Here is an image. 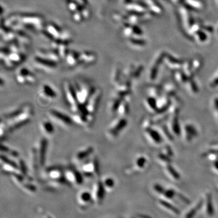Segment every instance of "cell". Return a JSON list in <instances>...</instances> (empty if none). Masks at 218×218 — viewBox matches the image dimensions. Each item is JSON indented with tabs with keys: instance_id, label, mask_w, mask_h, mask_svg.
<instances>
[{
	"instance_id": "cell-23",
	"label": "cell",
	"mask_w": 218,
	"mask_h": 218,
	"mask_svg": "<svg viewBox=\"0 0 218 218\" xmlns=\"http://www.w3.org/2000/svg\"><path fill=\"white\" fill-rule=\"evenodd\" d=\"M201 206H202V202H199L194 208H193L192 210H190V212H189L186 215L185 217L186 218H193V217L195 215L197 211L201 208Z\"/></svg>"
},
{
	"instance_id": "cell-2",
	"label": "cell",
	"mask_w": 218,
	"mask_h": 218,
	"mask_svg": "<svg viewBox=\"0 0 218 218\" xmlns=\"http://www.w3.org/2000/svg\"><path fill=\"white\" fill-rule=\"evenodd\" d=\"M46 173L52 185H62L67 182L62 168L59 165L47 167Z\"/></svg>"
},
{
	"instance_id": "cell-9",
	"label": "cell",
	"mask_w": 218,
	"mask_h": 218,
	"mask_svg": "<svg viewBox=\"0 0 218 218\" xmlns=\"http://www.w3.org/2000/svg\"><path fill=\"white\" fill-rule=\"evenodd\" d=\"M94 152V148L92 146H88L77 152L73 158L76 164H80L87 161Z\"/></svg>"
},
{
	"instance_id": "cell-3",
	"label": "cell",
	"mask_w": 218,
	"mask_h": 218,
	"mask_svg": "<svg viewBox=\"0 0 218 218\" xmlns=\"http://www.w3.org/2000/svg\"><path fill=\"white\" fill-rule=\"evenodd\" d=\"M48 115L51 120L64 128L70 127L74 122L72 118L55 109L48 110Z\"/></svg>"
},
{
	"instance_id": "cell-18",
	"label": "cell",
	"mask_w": 218,
	"mask_h": 218,
	"mask_svg": "<svg viewBox=\"0 0 218 218\" xmlns=\"http://www.w3.org/2000/svg\"><path fill=\"white\" fill-rule=\"evenodd\" d=\"M101 182L105 190L108 192H111L115 186V182L114 179L110 176L105 177Z\"/></svg>"
},
{
	"instance_id": "cell-24",
	"label": "cell",
	"mask_w": 218,
	"mask_h": 218,
	"mask_svg": "<svg viewBox=\"0 0 218 218\" xmlns=\"http://www.w3.org/2000/svg\"><path fill=\"white\" fill-rule=\"evenodd\" d=\"M146 103L148 105V107L151 110H155L156 107V101L153 98H149L146 101Z\"/></svg>"
},
{
	"instance_id": "cell-29",
	"label": "cell",
	"mask_w": 218,
	"mask_h": 218,
	"mask_svg": "<svg viewBox=\"0 0 218 218\" xmlns=\"http://www.w3.org/2000/svg\"><path fill=\"white\" fill-rule=\"evenodd\" d=\"M3 85H4V81H3V80L0 78V86H3Z\"/></svg>"
},
{
	"instance_id": "cell-21",
	"label": "cell",
	"mask_w": 218,
	"mask_h": 218,
	"mask_svg": "<svg viewBox=\"0 0 218 218\" xmlns=\"http://www.w3.org/2000/svg\"><path fill=\"white\" fill-rule=\"evenodd\" d=\"M207 209L208 215L210 216H212L214 214V210L213 208V204L212 201V198L210 194L207 196Z\"/></svg>"
},
{
	"instance_id": "cell-17",
	"label": "cell",
	"mask_w": 218,
	"mask_h": 218,
	"mask_svg": "<svg viewBox=\"0 0 218 218\" xmlns=\"http://www.w3.org/2000/svg\"><path fill=\"white\" fill-rule=\"evenodd\" d=\"M129 111H130L129 104L128 102L126 101V100H124L121 102L120 105H119V107L117 111V113L119 116L125 117L129 113Z\"/></svg>"
},
{
	"instance_id": "cell-25",
	"label": "cell",
	"mask_w": 218,
	"mask_h": 218,
	"mask_svg": "<svg viewBox=\"0 0 218 218\" xmlns=\"http://www.w3.org/2000/svg\"><path fill=\"white\" fill-rule=\"evenodd\" d=\"M0 158H1L2 159V161H4L5 163L10 164V165H11L12 167H13L14 168H17L18 167L17 165L15 163H14L13 161H11L9 160L8 158H6V157H4V156H0Z\"/></svg>"
},
{
	"instance_id": "cell-13",
	"label": "cell",
	"mask_w": 218,
	"mask_h": 218,
	"mask_svg": "<svg viewBox=\"0 0 218 218\" xmlns=\"http://www.w3.org/2000/svg\"><path fill=\"white\" fill-rule=\"evenodd\" d=\"M147 164V159L144 156H139L136 158L133 167H130L125 170V172L127 173H130L132 172H137L143 170Z\"/></svg>"
},
{
	"instance_id": "cell-27",
	"label": "cell",
	"mask_w": 218,
	"mask_h": 218,
	"mask_svg": "<svg viewBox=\"0 0 218 218\" xmlns=\"http://www.w3.org/2000/svg\"><path fill=\"white\" fill-rule=\"evenodd\" d=\"M163 193L168 198H172L174 195V192L172 190H166V191L164 190Z\"/></svg>"
},
{
	"instance_id": "cell-15",
	"label": "cell",
	"mask_w": 218,
	"mask_h": 218,
	"mask_svg": "<svg viewBox=\"0 0 218 218\" xmlns=\"http://www.w3.org/2000/svg\"><path fill=\"white\" fill-rule=\"evenodd\" d=\"M41 129L46 136H52L55 133V128L52 122L50 121H44L41 125Z\"/></svg>"
},
{
	"instance_id": "cell-14",
	"label": "cell",
	"mask_w": 218,
	"mask_h": 218,
	"mask_svg": "<svg viewBox=\"0 0 218 218\" xmlns=\"http://www.w3.org/2000/svg\"><path fill=\"white\" fill-rule=\"evenodd\" d=\"M35 61L37 62L38 65H40L41 67H43L46 69L52 70L55 69L57 67V62L53 61L49 59L43 58L41 57H37L35 59Z\"/></svg>"
},
{
	"instance_id": "cell-26",
	"label": "cell",
	"mask_w": 218,
	"mask_h": 218,
	"mask_svg": "<svg viewBox=\"0 0 218 218\" xmlns=\"http://www.w3.org/2000/svg\"><path fill=\"white\" fill-rule=\"evenodd\" d=\"M19 167H20V170H21V172L24 174L26 175L27 174V168H26V167L25 165V164L24 163V162L23 161H20Z\"/></svg>"
},
{
	"instance_id": "cell-11",
	"label": "cell",
	"mask_w": 218,
	"mask_h": 218,
	"mask_svg": "<svg viewBox=\"0 0 218 218\" xmlns=\"http://www.w3.org/2000/svg\"><path fill=\"white\" fill-rule=\"evenodd\" d=\"M41 96L46 101L48 102L52 101L56 99L57 96L56 92L50 86L44 84L41 89Z\"/></svg>"
},
{
	"instance_id": "cell-6",
	"label": "cell",
	"mask_w": 218,
	"mask_h": 218,
	"mask_svg": "<svg viewBox=\"0 0 218 218\" xmlns=\"http://www.w3.org/2000/svg\"><path fill=\"white\" fill-rule=\"evenodd\" d=\"M102 96V92L100 89H96L93 94L91 95L86 105V109L90 114L95 115L99 108Z\"/></svg>"
},
{
	"instance_id": "cell-20",
	"label": "cell",
	"mask_w": 218,
	"mask_h": 218,
	"mask_svg": "<svg viewBox=\"0 0 218 218\" xmlns=\"http://www.w3.org/2000/svg\"><path fill=\"white\" fill-rule=\"evenodd\" d=\"M91 198H92V194L87 192H82L78 196L79 201L81 203L88 202L91 199Z\"/></svg>"
},
{
	"instance_id": "cell-22",
	"label": "cell",
	"mask_w": 218,
	"mask_h": 218,
	"mask_svg": "<svg viewBox=\"0 0 218 218\" xmlns=\"http://www.w3.org/2000/svg\"><path fill=\"white\" fill-rule=\"evenodd\" d=\"M160 203H161V205H163V206L167 208L168 209H170V210L172 211V212H174L176 214H177V215L179 214V213H180L179 210L177 208H176V207H174L173 206L171 205L170 203H169L168 202H166V201H160Z\"/></svg>"
},
{
	"instance_id": "cell-16",
	"label": "cell",
	"mask_w": 218,
	"mask_h": 218,
	"mask_svg": "<svg viewBox=\"0 0 218 218\" xmlns=\"http://www.w3.org/2000/svg\"><path fill=\"white\" fill-rule=\"evenodd\" d=\"M123 100H124L121 98H119L116 96H114V97L112 98L111 100L110 101L109 105V111H110V113H116L119 105H120L121 102Z\"/></svg>"
},
{
	"instance_id": "cell-12",
	"label": "cell",
	"mask_w": 218,
	"mask_h": 218,
	"mask_svg": "<svg viewBox=\"0 0 218 218\" xmlns=\"http://www.w3.org/2000/svg\"><path fill=\"white\" fill-rule=\"evenodd\" d=\"M105 189L102 184V182L96 181L93 187V192L92 194V198L97 202H101L104 196Z\"/></svg>"
},
{
	"instance_id": "cell-8",
	"label": "cell",
	"mask_w": 218,
	"mask_h": 218,
	"mask_svg": "<svg viewBox=\"0 0 218 218\" xmlns=\"http://www.w3.org/2000/svg\"><path fill=\"white\" fill-rule=\"evenodd\" d=\"M74 122L82 127L92 125L95 120V115L90 113H76L72 117Z\"/></svg>"
},
{
	"instance_id": "cell-1",
	"label": "cell",
	"mask_w": 218,
	"mask_h": 218,
	"mask_svg": "<svg viewBox=\"0 0 218 218\" xmlns=\"http://www.w3.org/2000/svg\"><path fill=\"white\" fill-rule=\"evenodd\" d=\"M81 170L84 177L90 179L99 176L100 168L98 158L93 157L84 162L81 167Z\"/></svg>"
},
{
	"instance_id": "cell-4",
	"label": "cell",
	"mask_w": 218,
	"mask_h": 218,
	"mask_svg": "<svg viewBox=\"0 0 218 218\" xmlns=\"http://www.w3.org/2000/svg\"><path fill=\"white\" fill-rule=\"evenodd\" d=\"M127 119L125 117L119 116L112 122L107 130V135L109 138L113 139L116 138L127 125Z\"/></svg>"
},
{
	"instance_id": "cell-7",
	"label": "cell",
	"mask_w": 218,
	"mask_h": 218,
	"mask_svg": "<svg viewBox=\"0 0 218 218\" xmlns=\"http://www.w3.org/2000/svg\"><path fill=\"white\" fill-rule=\"evenodd\" d=\"M65 178L69 183L78 186L82 184L84 176L81 173L72 167H69L64 170Z\"/></svg>"
},
{
	"instance_id": "cell-19",
	"label": "cell",
	"mask_w": 218,
	"mask_h": 218,
	"mask_svg": "<svg viewBox=\"0 0 218 218\" xmlns=\"http://www.w3.org/2000/svg\"><path fill=\"white\" fill-rule=\"evenodd\" d=\"M145 132L147 133V135H148V136L153 140L154 143H159L161 141V136L159 135L158 132L156 131H154V130L150 129V128H147L145 130Z\"/></svg>"
},
{
	"instance_id": "cell-5",
	"label": "cell",
	"mask_w": 218,
	"mask_h": 218,
	"mask_svg": "<svg viewBox=\"0 0 218 218\" xmlns=\"http://www.w3.org/2000/svg\"><path fill=\"white\" fill-rule=\"evenodd\" d=\"M77 98L79 102L84 105H86L90 97L94 92L96 89L93 88L90 84H84L82 85H76L75 87Z\"/></svg>"
},
{
	"instance_id": "cell-10",
	"label": "cell",
	"mask_w": 218,
	"mask_h": 218,
	"mask_svg": "<svg viewBox=\"0 0 218 218\" xmlns=\"http://www.w3.org/2000/svg\"><path fill=\"white\" fill-rule=\"evenodd\" d=\"M48 148V140L46 138H43L40 140L38 151L37 152L38 158L40 166H44L46 161Z\"/></svg>"
},
{
	"instance_id": "cell-28",
	"label": "cell",
	"mask_w": 218,
	"mask_h": 218,
	"mask_svg": "<svg viewBox=\"0 0 218 218\" xmlns=\"http://www.w3.org/2000/svg\"><path fill=\"white\" fill-rule=\"evenodd\" d=\"M215 106H216V109L218 110V99H217L215 101Z\"/></svg>"
}]
</instances>
